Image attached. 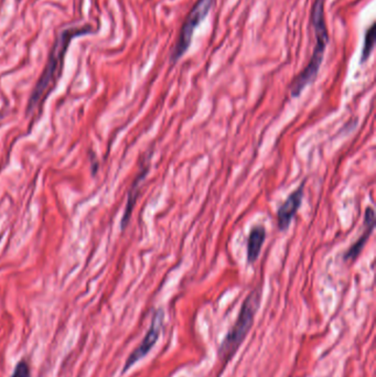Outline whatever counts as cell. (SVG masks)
Segmentation results:
<instances>
[{
	"mask_svg": "<svg viewBox=\"0 0 376 377\" xmlns=\"http://www.w3.org/2000/svg\"><path fill=\"white\" fill-rule=\"evenodd\" d=\"M91 32V27L86 26L84 28H68L63 30L56 36L54 49L49 56L46 68L42 72L41 76L36 82V87L32 91L31 96L28 103V114H34L44 104L51 91L54 90L62 74L64 60H66V51L71 41L77 36H84Z\"/></svg>",
	"mask_w": 376,
	"mask_h": 377,
	"instance_id": "obj_1",
	"label": "cell"
},
{
	"mask_svg": "<svg viewBox=\"0 0 376 377\" xmlns=\"http://www.w3.org/2000/svg\"><path fill=\"white\" fill-rule=\"evenodd\" d=\"M325 4H326V0H316V3L314 4L311 19H312L315 34H315L316 46H315L314 52L306 68L292 82V87H290V94L292 97L300 96L302 91L316 80L321 64H322L329 42L328 28H327L326 18H325Z\"/></svg>",
	"mask_w": 376,
	"mask_h": 377,
	"instance_id": "obj_2",
	"label": "cell"
},
{
	"mask_svg": "<svg viewBox=\"0 0 376 377\" xmlns=\"http://www.w3.org/2000/svg\"><path fill=\"white\" fill-rule=\"evenodd\" d=\"M261 289L257 288L244 300L241 312H239V318H237L234 326L232 328L231 331L229 332L224 341H223L222 346L219 348V356L227 362L232 356H234L237 348H239L244 338H245L246 334L251 329L256 312L261 305Z\"/></svg>",
	"mask_w": 376,
	"mask_h": 377,
	"instance_id": "obj_3",
	"label": "cell"
},
{
	"mask_svg": "<svg viewBox=\"0 0 376 377\" xmlns=\"http://www.w3.org/2000/svg\"><path fill=\"white\" fill-rule=\"evenodd\" d=\"M215 0H198L196 5L193 6L190 14L184 21L182 29H181L180 36L176 46L172 49V63H177L188 51L192 42L193 34L197 28L200 26L201 22L207 18V14L210 12Z\"/></svg>",
	"mask_w": 376,
	"mask_h": 377,
	"instance_id": "obj_4",
	"label": "cell"
},
{
	"mask_svg": "<svg viewBox=\"0 0 376 377\" xmlns=\"http://www.w3.org/2000/svg\"><path fill=\"white\" fill-rule=\"evenodd\" d=\"M162 319H164V313H162V310H159L154 314L150 329L148 330L147 334L142 340V343L126 361L124 372L129 370L132 366H135L136 363L139 362L142 358H145L149 353L150 350L154 348V344L157 343L160 336V330H162Z\"/></svg>",
	"mask_w": 376,
	"mask_h": 377,
	"instance_id": "obj_5",
	"label": "cell"
},
{
	"mask_svg": "<svg viewBox=\"0 0 376 377\" xmlns=\"http://www.w3.org/2000/svg\"><path fill=\"white\" fill-rule=\"evenodd\" d=\"M304 184H302L300 188L295 190L278 210V228L282 232L288 230L292 218L296 216L297 211L300 210L302 206V198H304Z\"/></svg>",
	"mask_w": 376,
	"mask_h": 377,
	"instance_id": "obj_6",
	"label": "cell"
},
{
	"mask_svg": "<svg viewBox=\"0 0 376 377\" xmlns=\"http://www.w3.org/2000/svg\"><path fill=\"white\" fill-rule=\"evenodd\" d=\"M375 214H374V210L372 208H367L365 210V233L362 234L359 240L347 249V253L345 254V261H355L361 254L362 249L365 248V244L369 241L370 236H371L372 231L374 228V224H375Z\"/></svg>",
	"mask_w": 376,
	"mask_h": 377,
	"instance_id": "obj_7",
	"label": "cell"
},
{
	"mask_svg": "<svg viewBox=\"0 0 376 377\" xmlns=\"http://www.w3.org/2000/svg\"><path fill=\"white\" fill-rule=\"evenodd\" d=\"M266 240V230L263 225H256L249 233L247 241V259L249 263H255L261 254L262 247Z\"/></svg>",
	"mask_w": 376,
	"mask_h": 377,
	"instance_id": "obj_8",
	"label": "cell"
},
{
	"mask_svg": "<svg viewBox=\"0 0 376 377\" xmlns=\"http://www.w3.org/2000/svg\"><path fill=\"white\" fill-rule=\"evenodd\" d=\"M148 174V168L142 170L138 176L137 179L134 181L133 186H132L131 191L128 194L127 206H126L125 213H124L123 220H122V228H125L127 225L128 221L131 218L132 212H133L134 206H135L136 200H137L138 191H139L140 184H142L146 174Z\"/></svg>",
	"mask_w": 376,
	"mask_h": 377,
	"instance_id": "obj_9",
	"label": "cell"
},
{
	"mask_svg": "<svg viewBox=\"0 0 376 377\" xmlns=\"http://www.w3.org/2000/svg\"><path fill=\"white\" fill-rule=\"evenodd\" d=\"M375 24H372L371 27L365 32V44H363V49H362L361 63L367 62L370 56H371L374 46H375Z\"/></svg>",
	"mask_w": 376,
	"mask_h": 377,
	"instance_id": "obj_10",
	"label": "cell"
},
{
	"mask_svg": "<svg viewBox=\"0 0 376 377\" xmlns=\"http://www.w3.org/2000/svg\"><path fill=\"white\" fill-rule=\"evenodd\" d=\"M11 377H30V370L27 363L24 362V361L18 363Z\"/></svg>",
	"mask_w": 376,
	"mask_h": 377,
	"instance_id": "obj_11",
	"label": "cell"
}]
</instances>
